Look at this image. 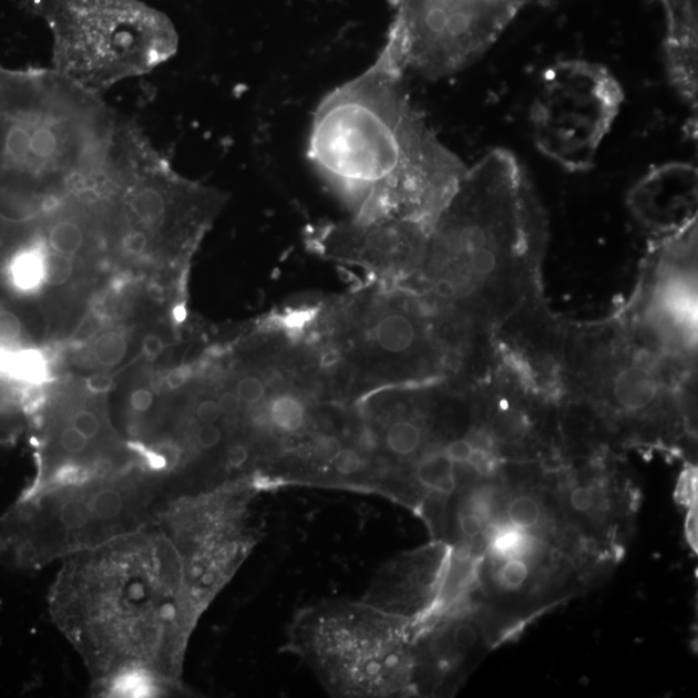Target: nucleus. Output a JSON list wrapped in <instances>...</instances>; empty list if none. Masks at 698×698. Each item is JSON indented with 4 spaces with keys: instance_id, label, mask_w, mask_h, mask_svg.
<instances>
[{
    "instance_id": "f257e3e1",
    "label": "nucleus",
    "mask_w": 698,
    "mask_h": 698,
    "mask_svg": "<svg viewBox=\"0 0 698 698\" xmlns=\"http://www.w3.org/2000/svg\"><path fill=\"white\" fill-rule=\"evenodd\" d=\"M50 612L96 692L111 697L170 692L197 613L181 557L154 515L135 532L64 558Z\"/></svg>"
},
{
    "instance_id": "f03ea898",
    "label": "nucleus",
    "mask_w": 698,
    "mask_h": 698,
    "mask_svg": "<svg viewBox=\"0 0 698 698\" xmlns=\"http://www.w3.org/2000/svg\"><path fill=\"white\" fill-rule=\"evenodd\" d=\"M393 43L318 104L308 158L361 223L430 224L460 185L464 162L411 103Z\"/></svg>"
},
{
    "instance_id": "7ed1b4c3",
    "label": "nucleus",
    "mask_w": 698,
    "mask_h": 698,
    "mask_svg": "<svg viewBox=\"0 0 698 698\" xmlns=\"http://www.w3.org/2000/svg\"><path fill=\"white\" fill-rule=\"evenodd\" d=\"M547 244V214L530 174L514 153L496 147L465 171L427 225L418 266L429 275L431 305L493 338L545 300Z\"/></svg>"
},
{
    "instance_id": "20e7f679",
    "label": "nucleus",
    "mask_w": 698,
    "mask_h": 698,
    "mask_svg": "<svg viewBox=\"0 0 698 698\" xmlns=\"http://www.w3.org/2000/svg\"><path fill=\"white\" fill-rule=\"evenodd\" d=\"M697 371L641 345L615 314L566 321L557 401L584 403L613 448H648L685 455L696 445Z\"/></svg>"
},
{
    "instance_id": "39448f33",
    "label": "nucleus",
    "mask_w": 698,
    "mask_h": 698,
    "mask_svg": "<svg viewBox=\"0 0 698 698\" xmlns=\"http://www.w3.org/2000/svg\"><path fill=\"white\" fill-rule=\"evenodd\" d=\"M157 495L145 479L105 473L30 486L0 517V558L22 569L62 562L137 531Z\"/></svg>"
},
{
    "instance_id": "423d86ee",
    "label": "nucleus",
    "mask_w": 698,
    "mask_h": 698,
    "mask_svg": "<svg viewBox=\"0 0 698 698\" xmlns=\"http://www.w3.org/2000/svg\"><path fill=\"white\" fill-rule=\"evenodd\" d=\"M28 7L52 31L54 72L93 95L152 72L177 51L174 23L142 0H28Z\"/></svg>"
},
{
    "instance_id": "0eeeda50",
    "label": "nucleus",
    "mask_w": 698,
    "mask_h": 698,
    "mask_svg": "<svg viewBox=\"0 0 698 698\" xmlns=\"http://www.w3.org/2000/svg\"><path fill=\"white\" fill-rule=\"evenodd\" d=\"M644 345L697 369V216L655 240L630 300L616 312Z\"/></svg>"
},
{
    "instance_id": "6e6552de",
    "label": "nucleus",
    "mask_w": 698,
    "mask_h": 698,
    "mask_svg": "<svg viewBox=\"0 0 698 698\" xmlns=\"http://www.w3.org/2000/svg\"><path fill=\"white\" fill-rule=\"evenodd\" d=\"M624 92L607 68L584 60L546 70L531 121L542 153L571 171L587 170L623 105Z\"/></svg>"
},
{
    "instance_id": "1a4fd4ad",
    "label": "nucleus",
    "mask_w": 698,
    "mask_h": 698,
    "mask_svg": "<svg viewBox=\"0 0 698 698\" xmlns=\"http://www.w3.org/2000/svg\"><path fill=\"white\" fill-rule=\"evenodd\" d=\"M579 564L558 543L507 525L489 532L480 574L494 615L507 619V633L562 602Z\"/></svg>"
},
{
    "instance_id": "9d476101",
    "label": "nucleus",
    "mask_w": 698,
    "mask_h": 698,
    "mask_svg": "<svg viewBox=\"0 0 698 698\" xmlns=\"http://www.w3.org/2000/svg\"><path fill=\"white\" fill-rule=\"evenodd\" d=\"M620 476L612 454L565 464L556 473L558 511L589 556L619 557L620 540L638 507L630 481Z\"/></svg>"
},
{
    "instance_id": "9b49d317",
    "label": "nucleus",
    "mask_w": 698,
    "mask_h": 698,
    "mask_svg": "<svg viewBox=\"0 0 698 698\" xmlns=\"http://www.w3.org/2000/svg\"><path fill=\"white\" fill-rule=\"evenodd\" d=\"M669 29L665 43L666 66L674 89L697 112L698 34L697 0H663Z\"/></svg>"
},
{
    "instance_id": "f8f14e48",
    "label": "nucleus",
    "mask_w": 698,
    "mask_h": 698,
    "mask_svg": "<svg viewBox=\"0 0 698 698\" xmlns=\"http://www.w3.org/2000/svg\"><path fill=\"white\" fill-rule=\"evenodd\" d=\"M377 343L384 351L400 355L413 351L418 345L425 343V328L403 314L388 315L374 330Z\"/></svg>"
},
{
    "instance_id": "ddd939ff",
    "label": "nucleus",
    "mask_w": 698,
    "mask_h": 698,
    "mask_svg": "<svg viewBox=\"0 0 698 698\" xmlns=\"http://www.w3.org/2000/svg\"><path fill=\"white\" fill-rule=\"evenodd\" d=\"M456 464L444 453V446L432 444L424 450L417 468V479L433 494L452 495L456 487Z\"/></svg>"
},
{
    "instance_id": "4468645a",
    "label": "nucleus",
    "mask_w": 698,
    "mask_h": 698,
    "mask_svg": "<svg viewBox=\"0 0 698 698\" xmlns=\"http://www.w3.org/2000/svg\"><path fill=\"white\" fill-rule=\"evenodd\" d=\"M88 222L80 215H58L45 229L50 252L75 258L90 243Z\"/></svg>"
},
{
    "instance_id": "2eb2a0df",
    "label": "nucleus",
    "mask_w": 698,
    "mask_h": 698,
    "mask_svg": "<svg viewBox=\"0 0 698 698\" xmlns=\"http://www.w3.org/2000/svg\"><path fill=\"white\" fill-rule=\"evenodd\" d=\"M45 240L31 244L16 254L10 263V278L16 289L34 290L44 281Z\"/></svg>"
},
{
    "instance_id": "dca6fc26",
    "label": "nucleus",
    "mask_w": 698,
    "mask_h": 698,
    "mask_svg": "<svg viewBox=\"0 0 698 698\" xmlns=\"http://www.w3.org/2000/svg\"><path fill=\"white\" fill-rule=\"evenodd\" d=\"M387 446L398 455L415 454L422 446L423 430L411 421H399L390 427L386 434Z\"/></svg>"
},
{
    "instance_id": "f3484780",
    "label": "nucleus",
    "mask_w": 698,
    "mask_h": 698,
    "mask_svg": "<svg viewBox=\"0 0 698 698\" xmlns=\"http://www.w3.org/2000/svg\"><path fill=\"white\" fill-rule=\"evenodd\" d=\"M305 407H302V403L298 399L292 398V396H278V398L271 402V421L283 431H298L302 423H305Z\"/></svg>"
},
{
    "instance_id": "a211bd4d",
    "label": "nucleus",
    "mask_w": 698,
    "mask_h": 698,
    "mask_svg": "<svg viewBox=\"0 0 698 698\" xmlns=\"http://www.w3.org/2000/svg\"><path fill=\"white\" fill-rule=\"evenodd\" d=\"M93 356L103 367L112 368L124 360L129 352L127 339L120 332L109 331L100 336L92 347Z\"/></svg>"
},
{
    "instance_id": "6ab92c4d",
    "label": "nucleus",
    "mask_w": 698,
    "mask_h": 698,
    "mask_svg": "<svg viewBox=\"0 0 698 698\" xmlns=\"http://www.w3.org/2000/svg\"><path fill=\"white\" fill-rule=\"evenodd\" d=\"M47 246V245H45ZM74 259L70 256L52 253L47 248L44 259V281L50 286H61L68 283L74 270Z\"/></svg>"
},
{
    "instance_id": "aec40b11",
    "label": "nucleus",
    "mask_w": 698,
    "mask_h": 698,
    "mask_svg": "<svg viewBox=\"0 0 698 698\" xmlns=\"http://www.w3.org/2000/svg\"><path fill=\"white\" fill-rule=\"evenodd\" d=\"M483 639H486V632L471 620H463L453 628L452 644L461 654L472 651Z\"/></svg>"
},
{
    "instance_id": "412c9836",
    "label": "nucleus",
    "mask_w": 698,
    "mask_h": 698,
    "mask_svg": "<svg viewBox=\"0 0 698 698\" xmlns=\"http://www.w3.org/2000/svg\"><path fill=\"white\" fill-rule=\"evenodd\" d=\"M92 444L93 441L83 437L80 431H76L74 427L69 423L59 433L58 445L61 452L69 456L75 458L84 455L89 452Z\"/></svg>"
},
{
    "instance_id": "4be33fe9",
    "label": "nucleus",
    "mask_w": 698,
    "mask_h": 698,
    "mask_svg": "<svg viewBox=\"0 0 698 698\" xmlns=\"http://www.w3.org/2000/svg\"><path fill=\"white\" fill-rule=\"evenodd\" d=\"M458 525L465 538L476 541L480 537L487 540L489 525L478 512L464 506L458 515ZM486 546V545H485Z\"/></svg>"
},
{
    "instance_id": "5701e85b",
    "label": "nucleus",
    "mask_w": 698,
    "mask_h": 698,
    "mask_svg": "<svg viewBox=\"0 0 698 698\" xmlns=\"http://www.w3.org/2000/svg\"><path fill=\"white\" fill-rule=\"evenodd\" d=\"M69 424L80 431L83 437L95 442L100 434L103 433V422L100 417L92 410H78L76 413L69 419Z\"/></svg>"
},
{
    "instance_id": "b1692460",
    "label": "nucleus",
    "mask_w": 698,
    "mask_h": 698,
    "mask_svg": "<svg viewBox=\"0 0 698 698\" xmlns=\"http://www.w3.org/2000/svg\"><path fill=\"white\" fill-rule=\"evenodd\" d=\"M22 336L20 318L11 310L0 309V345H13Z\"/></svg>"
},
{
    "instance_id": "393cba45",
    "label": "nucleus",
    "mask_w": 698,
    "mask_h": 698,
    "mask_svg": "<svg viewBox=\"0 0 698 698\" xmlns=\"http://www.w3.org/2000/svg\"><path fill=\"white\" fill-rule=\"evenodd\" d=\"M475 446L478 445L473 444L472 440L469 438V434L465 433L463 438L448 442V444L444 446V453L456 465H468L469 458L472 453L473 448Z\"/></svg>"
},
{
    "instance_id": "a878e982",
    "label": "nucleus",
    "mask_w": 698,
    "mask_h": 698,
    "mask_svg": "<svg viewBox=\"0 0 698 698\" xmlns=\"http://www.w3.org/2000/svg\"><path fill=\"white\" fill-rule=\"evenodd\" d=\"M237 394L240 401L246 403H258L266 394V387H264L260 379L255 377H246L240 379L237 386Z\"/></svg>"
},
{
    "instance_id": "bb28decb",
    "label": "nucleus",
    "mask_w": 698,
    "mask_h": 698,
    "mask_svg": "<svg viewBox=\"0 0 698 698\" xmlns=\"http://www.w3.org/2000/svg\"><path fill=\"white\" fill-rule=\"evenodd\" d=\"M361 456L353 449H340L336 456L332 458L333 468L340 475H352L361 468Z\"/></svg>"
},
{
    "instance_id": "cd10ccee",
    "label": "nucleus",
    "mask_w": 698,
    "mask_h": 698,
    "mask_svg": "<svg viewBox=\"0 0 698 698\" xmlns=\"http://www.w3.org/2000/svg\"><path fill=\"white\" fill-rule=\"evenodd\" d=\"M198 445L204 449H213L220 444L223 432L215 423H202L196 433Z\"/></svg>"
},
{
    "instance_id": "c85d7f7f",
    "label": "nucleus",
    "mask_w": 698,
    "mask_h": 698,
    "mask_svg": "<svg viewBox=\"0 0 698 698\" xmlns=\"http://www.w3.org/2000/svg\"><path fill=\"white\" fill-rule=\"evenodd\" d=\"M341 449L340 441L333 437L318 438L314 445V454L322 462L332 461Z\"/></svg>"
},
{
    "instance_id": "c756f323",
    "label": "nucleus",
    "mask_w": 698,
    "mask_h": 698,
    "mask_svg": "<svg viewBox=\"0 0 698 698\" xmlns=\"http://www.w3.org/2000/svg\"><path fill=\"white\" fill-rule=\"evenodd\" d=\"M85 388L93 394H104L112 391L114 386V379L112 376L104 374V372H97V374L90 376L85 379Z\"/></svg>"
},
{
    "instance_id": "7c9ffc66",
    "label": "nucleus",
    "mask_w": 698,
    "mask_h": 698,
    "mask_svg": "<svg viewBox=\"0 0 698 698\" xmlns=\"http://www.w3.org/2000/svg\"><path fill=\"white\" fill-rule=\"evenodd\" d=\"M153 402L154 396L147 388H137L130 396V407L136 413H146L153 407Z\"/></svg>"
},
{
    "instance_id": "2f4dec72",
    "label": "nucleus",
    "mask_w": 698,
    "mask_h": 698,
    "mask_svg": "<svg viewBox=\"0 0 698 698\" xmlns=\"http://www.w3.org/2000/svg\"><path fill=\"white\" fill-rule=\"evenodd\" d=\"M197 418L202 423H216L222 417V410L216 401H202L196 411Z\"/></svg>"
},
{
    "instance_id": "473e14b6",
    "label": "nucleus",
    "mask_w": 698,
    "mask_h": 698,
    "mask_svg": "<svg viewBox=\"0 0 698 698\" xmlns=\"http://www.w3.org/2000/svg\"><path fill=\"white\" fill-rule=\"evenodd\" d=\"M240 403H243V401H240L239 396L233 392L223 393L219 400H217V406H219L222 414L225 415L237 414L240 409Z\"/></svg>"
},
{
    "instance_id": "72a5a7b5",
    "label": "nucleus",
    "mask_w": 698,
    "mask_h": 698,
    "mask_svg": "<svg viewBox=\"0 0 698 698\" xmlns=\"http://www.w3.org/2000/svg\"><path fill=\"white\" fill-rule=\"evenodd\" d=\"M163 349H165V343H163L162 338L154 336V333L145 337L143 341V352L146 359H157V357L163 352Z\"/></svg>"
},
{
    "instance_id": "f704fd0d",
    "label": "nucleus",
    "mask_w": 698,
    "mask_h": 698,
    "mask_svg": "<svg viewBox=\"0 0 698 698\" xmlns=\"http://www.w3.org/2000/svg\"><path fill=\"white\" fill-rule=\"evenodd\" d=\"M687 516V538L690 547L697 553V502L690 504Z\"/></svg>"
},
{
    "instance_id": "c9c22d12",
    "label": "nucleus",
    "mask_w": 698,
    "mask_h": 698,
    "mask_svg": "<svg viewBox=\"0 0 698 698\" xmlns=\"http://www.w3.org/2000/svg\"><path fill=\"white\" fill-rule=\"evenodd\" d=\"M248 458V450L244 445L232 446L228 453V463L232 468H240L244 465Z\"/></svg>"
},
{
    "instance_id": "e433bc0d",
    "label": "nucleus",
    "mask_w": 698,
    "mask_h": 698,
    "mask_svg": "<svg viewBox=\"0 0 698 698\" xmlns=\"http://www.w3.org/2000/svg\"><path fill=\"white\" fill-rule=\"evenodd\" d=\"M166 382L170 388H173V390H177V388H181L186 382L185 371L183 370L171 371L166 378Z\"/></svg>"
},
{
    "instance_id": "4c0bfd02",
    "label": "nucleus",
    "mask_w": 698,
    "mask_h": 698,
    "mask_svg": "<svg viewBox=\"0 0 698 698\" xmlns=\"http://www.w3.org/2000/svg\"><path fill=\"white\" fill-rule=\"evenodd\" d=\"M337 361H338V357L336 352H329L322 357V362L325 365H332V363H336Z\"/></svg>"
}]
</instances>
